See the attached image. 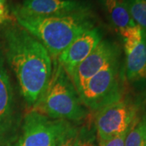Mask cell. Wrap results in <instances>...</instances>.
<instances>
[{"mask_svg":"<svg viewBox=\"0 0 146 146\" xmlns=\"http://www.w3.org/2000/svg\"><path fill=\"white\" fill-rule=\"evenodd\" d=\"M1 27L4 58L16 74L22 96L35 106L51 77L52 58L39 40L18 24L7 22Z\"/></svg>","mask_w":146,"mask_h":146,"instance_id":"6da1fadb","label":"cell"},{"mask_svg":"<svg viewBox=\"0 0 146 146\" xmlns=\"http://www.w3.org/2000/svg\"><path fill=\"white\" fill-rule=\"evenodd\" d=\"M12 15L20 26L41 42L54 60L79 35L94 28L95 24L90 8L68 14L42 17Z\"/></svg>","mask_w":146,"mask_h":146,"instance_id":"7a4b0ae2","label":"cell"},{"mask_svg":"<svg viewBox=\"0 0 146 146\" xmlns=\"http://www.w3.org/2000/svg\"><path fill=\"white\" fill-rule=\"evenodd\" d=\"M54 66L50 82L35 105V110L52 119L80 122L87 117V109L66 71L56 60Z\"/></svg>","mask_w":146,"mask_h":146,"instance_id":"3957f363","label":"cell"},{"mask_svg":"<svg viewBox=\"0 0 146 146\" xmlns=\"http://www.w3.org/2000/svg\"><path fill=\"white\" fill-rule=\"evenodd\" d=\"M70 125L68 121L52 119L33 110L25 115L21 135L7 146H56Z\"/></svg>","mask_w":146,"mask_h":146,"instance_id":"277c9868","label":"cell"},{"mask_svg":"<svg viewBox=\"0 0 146 146\" xmlns=\"http://www.w3.org/2000/svg\"><path fill=\"white\" fill-rule=\"evenodd\" d=\"M78 94L84 106L94 112L121 100L118 61L97 73Z\"/></svg>","mask_w":146,"mask_h":146,"instance_id":"5b68a950","label":"cell"},{"mask_svg":"<svg viewBox=\"0 0 146 146\" xmlns=\"http://www.w3.org/2000/svg\"><path fill=\"white\" fill-rule=\"evenodd\" d=\"M136 119L135 106L122 99L105 106L95 115V129L98 141L128 131Z\"/></svg>","mask_w":146,"mask_h":146,"instance_id":"8992f818","label":"cell"},{"mask_svg":"<svg viewBox=\"0 0 146 146\" xmlns=\"http://www.w3.org/2000/svg\"><path fill=\"white\" fill-rule=\"evenodd\" d=\"M123 38L126 75L131 81L146 80V30L137 25L119 32Z\"/></svg>","mask_w":146,"mask_h":146,"instance_id":"52a82bcc","label":"cell"},{"mask_svg":"<svg viewBox=\"0 0 146 146\" xmlns=\"http://www.w3.org/2000/svg\"><path fill=\"white\" fill-rule=\"evenodd\" d=\"M118 58L119 49L117 46L109 41L102 40L89 56L76 68L71 77L77 93L80 92L86 83L97 73L118 61Z\"/></svg>","mask_w":146,"mask_h":146,"instance_id":"ba28073f","label":"cell"},{"mask_svg":"<svg viewBox=\"0 0 146 146\" xmlns=\"http://www.w3.org/2000/svg\"><path fill=\"white\" fill-rule=\"evenodd\" d=\"M13 91L0 42V145L11 141L16 128Z\"/></svg>","mask_w":146,"mask_h":146,"instance_id":"9c48e42d","label":"cell"},{"mask_svg":"<svg viewBox=\"0 0 146 146\" xmlns=\"http://www.w3.org/2000/svg\"><path fill=\"white\" fill-rule=\"evenodd\" d=\"M102 40V35L99 29L94 27L79 35L58 57L56 61L71 78L76 68L89 56Z\"/></svg>","mask_w":146,"mask_h":146,"instance_id":"30bf717a","label":"cell"},{"mask_svg":"<svg viewBox=\"0 0 146 146\" xmlns=\"http://www.w3.org/2000/svg\"><path fill=\"white\" fill-rule=\"evenodd\" d=\"M90 8L78 0H25L11 7L12 14L29 16H50L76 12Z\"/></svg>","mask_w":146,"mask_h":146,"instance_id":"8fae6325","label":"cell"},{"mask_svg":"<svg viewBox=\"0 0 146 146\" xmlns=\"http://www.w3.org/2000/svg\"><path fill=\"white\" fill-rule=\"evenodd\" d=\"M106 16L117 31L136 25L132 20L126 0H100Z\"/></svg>","mask_w":146,"mask_h":146,"instance_id":"7c38bea8","label":"cell"},{"mask_svg":"<svg viewBox=\"0 0 146 146\" xmlns=\"http://www.w3.org/2000/svg\"><path fill=\"white\" fill-rule=\"evenodd\" d=\"M146 119H136L127 134L124 146H145Z\"/></svg>","mask_w":146,"mask_h":146,"instance_id":"4fadbf2b","label":"cell"},{"mask_svg":"<svg viewBox=\"0 0 146 146\" xmlns=\"http://www.w3.org/2000/svg\"><path fill=\"white\" fill-rule=\"evenodd\" d=\"M132 20L146 30V0H126Z\"/></svg>","mask_w":146,"mask_h":146,"instance_id":"5bb4252c","label":"cell"},{"mask_svg":"<svg viewBox=\"0 0 146 146\" xmlns=\"http://www.w3.org/2000/svg\"><path fill=\"white\" fill-rule=\"evenodd\" d=\"M76 146H96V136L91 127H83L79 130Z\"/></svg>","mask_w":146,"mask_h":146,"instance_id":"9a60e30c","label":"cell"},{"mask_svg":"<svg viewBox=\"0 0 146 146\" xmlns=\"http://www.w3.org/2000/svg\"><path fill=\"white\" fill-rule=\"evenodd\" d=\"M79 130L80 129L76 127L71 124L60 137L56 146H76L78 138Z\"/></svg>","mask_w":146,"mask_h":146,"instance_id":"2e32d148","label":"cell"},{"mask_svg":"<svg viewBox=\"0 0 146 146\" xmlns=\"http://www.w3.org/2000/svg\"><path fill=\"white\" fill-rule=\"evenodd\" d=\"M128 131L112 136L104 141H98V146H124L125 139Z\"/></svg>","mask_w":146,"mask_h":146,"instance_id":"e0dca14e","label":"cell"},{"mask_svg":"<svg viewBox=\"0 0 146 146\" xmlns=\"http://www.w3.org/2000/svg\"><path fill=\"white\" fill-rule=\"evenodd\" d=\"M11 21L9 7L7 0H0V26Z\"/></svg>","mask_w":146,"mask_h":146,"instance_id":"ac0fdd59","label":"cell"},{"mask_svg":"<svg viewBox=\"0 0 146 146\" xmlns=\"http://www.w3.org/2000/svg\"><path fill=\"white\" fill-rule=\"evenodd\" d=\"M145 146H146V137H145Z\"/></svg>","mask_w":146,"mask_h":146,"instance_id":"d6986e66","label":"cell"}]
</instances>
